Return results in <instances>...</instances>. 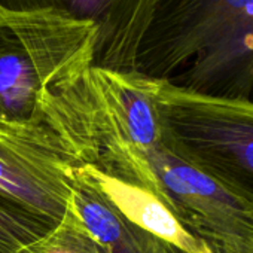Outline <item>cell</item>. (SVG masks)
<instances>
[{
  "label": "cell",
  "mask_w": 253,
  "mask_h": 253,
  "mask_svg": "<svg viewBox=\"0 0 253 253\" xmlns=\"http://www.w3.org/2000/svg\"><path fill=\"white\" fill-rule=\"evenodd\" d=\"M211 252H213V253H231V252H226V250H219V249H211ZM170 253H182V252H179V250H176V249H173V247H171Z\"/></svg>",
  "instance_id": "8fae6325"
},
{
  "label": "cell",
  "mask_w": 253,
  "mask_h": 253,
  "mask_svg": "<svg viewBox=\"0 0 253 253\" xmlns=\"http://www.w3.org/2000/svg\"><path fill=\"white\" fill-rule=\"evenodd\" d=\"M75 167L42 121L0 118V198L55 226L70 206Z\"/></svg>",
  "instance_id": "8992f818"
},
{
  "label": "cell",
  "mask_w": 253,
  "mask_h": 253,
  "mask_svg": "<svg viewBox=\"0 0 253 253\" xmlns=\"http://www.w3.org/2000/svg\"><path fill=\"white\" fill-rule=\"evenodd\" d=\"M54 226L0 198V253H21Z\"/></svg>",
  "instance_id": "9c48e42d"
},
{
  "label": "cell",
  "mask_w": 253,
  "mask_h": 253,
  "mask_svg": "<svg viewBox=\"0 0 253 253\" xmlns=\"http://www.w3.org/2000/svg\"><path fill=\"white\" fill-rule=\"evenodd\" d=\"M149 166L160 197L210 249L253 253V200L174 152L164 140Z\"/></svg>",
  "instance_id": "5b68a950"
},
{
  "label": "cell",
  "mask_w": 253,
  "mask_h": 253,
  "mask_svg": "<svg viewBox=\"0 0 253 253\" xmlns=\"http://www.w3.org/2000/svg\"><path fill=\"white\" fill-rule=\"evenodd\" d=\"M137 70L195 94L253 103V0H155Z\"/></svg>",
  "instance_id": "7a4b0ae2"
},
{
  "label": "cell",
  "mask_w": 253,
  "mask_h": 253,
  "mask_svg": "<svg viewBox=\"0 0 253 253\" xmlns=\"http://www.w3.org/2000/svg\"><path fill=\"white\" fill-rule=\"evenodd\" d=\"M75 173L133 226L182 253H213L204 241L185 228L167 203L154 191L119 180L86 166H76Z\"/></svg>",
  "instance_id": "ba28073f"
},
{
  "label": "cell",
  "mask_w": 253,
  "mask_h": 253,
  "mask_svg": "<svg viewBox=\"0 0 253 253\" xmlns=\"http://www.w3.org/2000/svg\"><path fill=\"white\" fill-rule=\"evenodd\" d=\"M21 253H107L79 223L70 210L64 219Z\"/></svg>",
  "instance_id": "30bf717a"
},
{
  "label": "cell",
  "mask_w": 253,
  "mask_h": 253,
  "mask_svg": "<svg viewBox=\"0 0 253 253\" xmlns=\"http://www.w3.org/2000/svg\"><path fill=\"white\" fill-rule=\"evenodd\" d=\"M9 11L54 8L92 21L98 29L95 66L136 70L155 0H0Z\"/></svg>",
  "instance_id": "52a82bcc"
},
{
  "label": "cell",
  "mask_w": 253,
  "mask_h": 253,
  "mask_svg": "<svg viewBox=\"0 0 253 253\" xmlns=\"http://www.w3.org/2000/svg\"><path fill=\"white\" fill-rule=\"evenodd\" d=\"M161 84V78L139 70L92 64L45 89L38 119L60 139L76 166L158 194L149 155L164 137Z\"/></svg>",
  "instance_id": "6da1fadb"
},
{
  "label": "cell",
  "mask_w": 253,
  "mask_h": 253,
  "mask_svg": "<svg viewBox=\"0 0 253 253\" xmlns=\"http://www.w3.org/2000/svg\"><path fill=\"white\" fill-rule=\"evenodd\" d=\"M163 140L210 176L253 200V103L213 98L163 79Z\"/></svg>",
  "instance_id": "277c9868"
},
{
  "label": "cell",
  "mask_w": 253,
  "mask_h": 253,
  "mask_svg": "<svg viewBox=\"0 0 253 253\" xmlns=\"http://www.w3.org/2000/svg\"><path fill=\"white\" fill-rule=\"evenodd\" d=\"M6 11H8V9H5L2 5H0V14H3V12H6Z\"/></svg>",
  "instance_id": "7c38bea8"
},
{
  "label": "cell",
  "mask_w": 253,
  "mask_h": 253,
  "mask_svg": "<svg viewBox=\"0 0 253 253\" xmlns=\"http://www.w3.org/2000/svg\"><path fill=\"white\" fill-rule=\"evenodd\" d=\"M98 29L45 8L0 14V118L39 121V100L60 79L95 66Z\"/></svg>",
  "instance_id": "3957f363"
}]
</instances>
